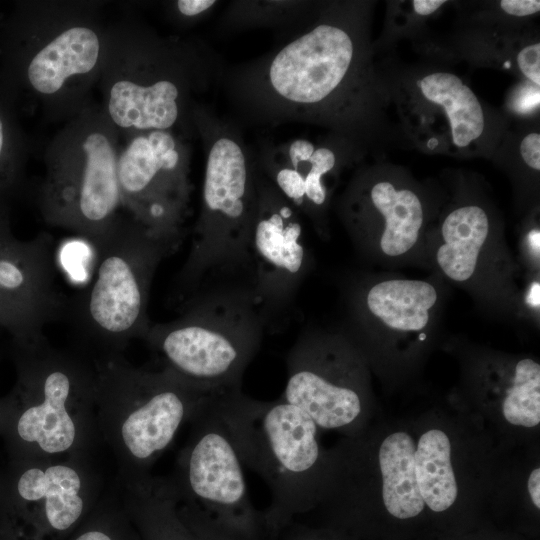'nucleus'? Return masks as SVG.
I'll return each mask as SVG.
<instances>
[{
  "instance_id": "1",
  "label": "nucleus",
  "mask_w": 540,
  "mask_h": 540,
  "mask_svg": "<svg viewBox=\"0 0 540 540\" xmlns=\"http://www.w3.org/2000/svg\"><path fill=\"white\" fill-rule=\"evenodd\" d=\"M222 70L214 52L197 40L160 36L139 24L109 28L101 108L126 138L153 130L188 138L195 132L197 96Z\"/></svg>"
},
{
  "instance_id": "2",
  "label": "nucleus",
  "mask_w": 540,
  "mask_h": 540,
  "mask_svg": "<svg viewBox=\"0 0 540 540\" xmlns=\"http://www.w3.org/2000/svg\"><path fill=\"white\" fill-rule=\"evenodd\" d=\"M109 28L92 3H20L3 31L0 81L52 115H76L99 82Z\"/></svg>"
},
{
  "instance_id": "3",
  "label": "nucleus",
  "mask_w": 540,
  "mask_h": 540,
  "mask_svg": "<svg viewBox=\"0 0 540 540\" xmlns=\"http://www.w3.org/2000/svg\"><path fill=\"white\" fill-rule=\"evenodd\" d=\"M92 360L97 428L101 443L112 453L119 479L151 474L182 426L223 392L165 366L137 367L121 354L94 355Z\"/></svg>"
},
{
  "instance_id": "4",
  "label": "nucleus",
  "mask_w": 540,
  "mask_h": 540,
  "mask_svg": "<svg viewBox=\"0 0 540 540\" xmlns=\"http://www.w3.org/2000/svg\"><path fill=\"white\" fill-rule=\"evenodd\" d=\"M356 48L343 27L319 22L287 37L249 63L227 70L218 81L250 122H306L341 111L355 64Z\"/></svg>"
},
{
  "instance_id": "5",
  "label": "nucleus",
  "mask_w": 540,
  "mask_h": 540,
  "mask_svg": "<svg viewBox=\"0 0 540 540\" xmlns=\"http://www.w3.org/2000/svg\"><path fill=\"white\" fill-rule=\"evenodd\" d=\"M191 119L205 151L201 206L189 253L176 277L191 296L207 277L250 272V241L258 206L257 163L238 127L202 104Z\"/></svg>"
},
{
  "instance_id": "6",
  "label": "nucleus",
  "mask_w": 540,
  "mask_h": 540,
  "mask_svg": "<svg viewBox=\"0 0 540 540\" xmlns=\"http://www.w3.org/2000/svg\"><path fill=\"white\" fill-rule=\"evenodd\" d=\"M215 407L242 464L270 490L263 523L268 539L277 540L298 515L320 501L326 451L319 442V428L280 397L261 401L241 388L221 392Z\"/></svg>"
},
{
  "instance_id": "7",
  "label": "nucleus",
  "mask_w": 540,
  "mask_h": 540,
  "mask_svg": "<svg viewBox=\"0 0 540 540\" xmlns=\"http://www.w3.org/2000/svg\"><path fill=\"white\" fill-rule=\"evenodd\" d=\"M267 326L249 281L230 282L195 292L177 318L151 322L142 340L159 355L162 366L225 391L241 388Z\"/></svg>"
},
{
  "instance_id": "8",
  "label": "nucleus",
  "mask_w": 540,
  "mask_h": 540,
  "mask_svg": "<svg viewBox=\"0 0 540 540\" xmlns=\"http://www.w3.org/2000/svg\"><path fill=\"white\" fill-rule=\"evenodd\" d=\"M21 346L13 432L23 458H94L102 443L92 356L47 339Z\"/></svg>"
},
{
  "instance_id": "9",
  "label": "nucleus",
  "mask_w": 540,
  "mask_h": 540,
  "mask_svg": "<svg viewBox=\"0 0 540 540\" xmlns=\"http://www.w3.org/2000/svg\"><path fill=\"white\" fill-rule=\"evenodd\" d=\"M93 249V276L67 299L63 317L81 350L91 356L121 354L132 339H143L147 333L154 275L175 251L127 215Z\"/></svg>"
},
{
  "instance_id": "10",
  "label": "nucleus",
  "mask_w": 540,
  "mask_h": 540,
  "mask_svg": "<svg viewBox=\"0 0 540 540\" xmlns=\"http://www.w3.org/2000/svg\"><path fill=\"white\" fill-rule=\"evenodd\" d=\"M118 135L103 109L88 103L53 139L45 158L39 193L43 218L92 248L125 216L120 213Z\"/></svg>"
},
{
  "instance_id": "11",
  "label": "nucleus",
  "mask_w": 540,
  "mask_h": 540,
  "mask_svg": "<svg viewBox=\"0 0 540 540\" xmlns=\"http://www.w3.org/2000/svg\"><path fill=\"white\" fill-rule=\"evenodd\" d=\"M216 397L190 422L168 478L178 498L188 502L189 522L205 539L269 540L263 513L250 500L244 465L215 407Z\"/></svg>"
},
{
  "instance_id": "12",
  "label": "nucleus",
  "mask_w": 540,
  "mask_h": 540,
  "mask_svg": "<svg viewBox=\"0 0 540 540\" xmlns=\"http://www.w3.org/2000/svg\"><path fill=\"white\" fill-rule=\"evenodd\" d=\"M186 138L163 130L129 136L117 165L126 215L174 251L184 238L192 192Z\"/></svg>"
},
{
  "instance_id": "13",
  "label": "nucleus",
  "mask_w": 540,
  "mask_h": 540,
  "mask_svg": "<svg viewBox=\"0 0 540 540\" xmlns=\"http://www.w3.org/2000/svg\"><path fill=\"white\" fill-rule=\"evenodd\" d=\"M11 490L17 540H66L105 491L93 457L24 459Z\"/></svg>"
},
{
  "instance_id": "14",
  "label": "nucleus",
  "mask_w": 540,
  "mask_h": 540,
  "mask_svg": "<svg viewBox=\"0 0 540 540\" xmlns=\"http://www.w3.org/2000/svg\"><path fill=\"white\" fill-rule=\"evenodd\" d=\"M286 373L280 398L306 413L319 430L360 433L366 404L359 364L347 346L304 333L287 353Z\"/></svg>"
},
{
  "instance_id": "15",
  "label": "nucleus",
  "mask_w": 540,
  "mask_h": 540,
  "mask_svg": "<svg viewBox=\"0 0 540 540\" xmlns=\"http://www.w3.org/2000/svg\"><path fill=\"white\" fill-rule=\"evenodd\" d=\"M257 191L258 206L250 241L249 283L269 326L292 304L306 269L307 252L298 210L258 164Z\"/></svg>"
},
{
  "instance_id": "16",
  "label": "nucleus",
  "mask_w": 540,
  "mask_h": 540,
  "mask_svg": "<svg viewBox=\"0 0 540 540\" xmlns=\"http://www.w3.org/2000/svg\"><path fill=\"white\" fill-rule=\"evenodd\" d=\"M67 299L56 279L52 237L13 240L0 218V321L20 344L46 339L45 327L63 317Z\"/></svg>"
},
{
  "instance_id": "17",
  "label": "nucleus",
  "mask_w": 540,
  "mask_h": 540,
  "mask_svg": "<svg viewBox=\"0 0 540 540\" xmlns=\"http://www.w3.org/2000/svg\"><path fill=\"white\" fill-rule=\"evenodd\" d=\"M114 484L141 540H206L180 515L172 484L167 476L152 473Z\"/></svg>"
},
{
  "instance_id": "18",
  "label": "nucleus",
  "mask_w": 540,
  "mask_h": 540,
  "mask_svg": "<svg viewBox=\"0 0 540 540\" xmlns=\"http://www.w3.org/2000/svg\"><path fill=\"white\" fill-rule=\"evenodd\" d=\"M453 447L450 434L441 427H426L416 434L417 490L425 506L436 513L450 509L459 496Z\"/></svg>"
},
{
  "instance_id": "19",
  "label": "nucleus",
  "mask_w": 540,
  "mask_h": 540,
  "mask_svg": "<svg viewBox=\"0 0 540 540\" xmlns=\"http://www.w3.org/2000/svg\"><path fill=\"white\" fill-rule=\"evenodd\" d=\"M436 300L433 285L419 280L383 281L372 286L366 295L369 312L388 327L400 331L423 329Z\"/></svg>"
},
{
  "instance_id": "20",
  "label": "nucleus",
  "mask_w": 540,
  "mask_h": 540,
  "mask_svg": "<svg viewBox=\"0 0 540 540\" xmlns=\"http://www.w3.org/2000/svg\"><path fill=\"white\" fill-rule=\"evenodd\" d=\"M488 231L487 215L478 206L458 208L446 217L437 262L450 279L462 282L473 275Z\"/></svg>"
},
{
  "instance_id": "21",
  "label": "nucleus",
  "mask_w": 540,
  "mask_h": 540,
  "mask_svg": "<svg viewBox=\"0 0 540 540\" xmlns=\"http://www.w3.org/2000/svg\"><path fill=\"white\" fill-rule=\"evenodd\" d=\"M420 88L429 101L444 108L456 146L466 147L481 136L484 129L481 105L472 90L457 76L433 73L421 80Z\"/></svg>"
},
{
  "instance_id": "22",
  "label": "nucleus",
  "mask_w": 540,
  "mask_h": 540,
  "mask_svg": "<svg viewBox=\"0 0 540 540\" xmlns=\"http://www.w3.org/2000/svg\"><path fill=\"white\" fill-rule=\"evenodd\" d=\"M374 207L385 218L380 240L382 251L398 256L416 243L423 222V210L417 195L407 189L396 190L389 182L376 183L370 192Z\"/></svg>"
},
{
  "instance_id": "23",
  "label": "nucleus",
  "mask_w": 540,
  "mask_h": 540,
  "mask_svg": "<svg viewBox=\"0 0 540 540\" xmlns=\"http://www.w3.org/2000/svg\"><path fill=\"white\" fill-rule=\"evenodd\" d=\"M500 414L512 426L531 429L540 424V365L519 360L500 400Z\"/></svg>"
},
{
  "instance_id": "24",
  "label": "nucleus",
  "mask_w": 540,
  "mask_h": 540,
  "mask_svg": "<svg viewBox=\"0 0 540 540\" xmlns=\"http://www.w3.org/2000/svg\"><path fill=\"white\" fill-rule=\"evenodd\" d=\"M66 540H141L114 482Z\"/></svg>"
},
{
  "instance_id": "25",
  "label": "nucleus",
  "mask_w": 540,
  "mask_h": 540,
  "mask_svg": "<svg viewBox=\"0 0 540 540\" xmlns=\"http://www.w3.org/2000/svg\"><path fill=\"white\" fill-rule=\"evenodd\" d=\"M16 106L15 99L0 81V198L18 181L25 158Z\"/></svg>"
},
{
  "instance_id": "26",
  "label": "nucleus",
  "mask_w": 540,
  "mask_h": 540,
  "mask_svg": "<svg viewBox=\"0 0 540 540\" xmlns=\"http://www.w3.org/2000/svg\"><path fill=\"white\" fill-rule=\"evenodd\" d=\"M301 1H234L222 18L230 28L296 26L304 13Z\"/></svg>"
},
{
  "instance_id": "27",
  "label": "nucleus",
  "mask_w": 540,
  "mask_h": 540,
  "mask_svg": "<svg viewBox=\"0 0 540 540\" xmlns=\"http://www.w3.org/2000/svg\"><path fill=\"white\" fill-rule=\"evenodd\" d=\"M217 3L214 0H178L169 4V12L174 19L190 24L204 18Z\"/></svg>"
},
{
  "instance_id": "28",
  "label": "nucleus",
  "mask_w": 540,
  "mask_h": 540,
  "mask_svg": "<svg viewBox=\"0 0 540 540\" xmlns=\"http://www.w3.org/2000/svg\"><path fill=\"white\" fill-rule=\"evenodd\" d=\"M517 63L521 72L537 86L540 85V44L535 43L523 48Z\"/></svg>"
},
{
  "instance_id": "29",
  "label": "nucleus",
  "mask_w": 540,
  "mask_h": 540,
  "mask_svg": "<svg viewBox=\"0 0 540 540\" xmlns=\"http://www.w3.org/2000/svg\"><path fill=\"white\" fill-rule=\"evenodd\" d=\"M520 152L525 163L534 170H540V135L530 133L522 140Z\"/></svg>"
},
{
  "instance_id": "30",
  "label": "nucleus",
  "mask_w": 540,
  "mask_h": 540,
  "mask_svg": "<svg viewBox=\"0 0 540 540\" xmlns=\"http://www.w3.org/2000/svg\"><path fill=\"white\" fill-rule=\"evenodd\" d=\"M277 540H330L328 536L294 521L285 528Z\"/></svg>"
},
{
  "instance_id": "31",
  "label": "nucleus",
  "mask_w": 540,
  "mask_h": 540,
  "mask_svg": "<svg viewBox=\"0 0 540 540\" xmlns=\"http://www.w3.org/2000/svg\"><path fill=\"white\" fill-rule=\"evenodd\" d=\"M501 8L510 15L527 16L540 10L538 0H503L500 2Z\"/></svg>"
},
{
  "instance_id": "32",
  "label": "nucleus",
  "mask_w": 540,
  "mask_h": 540,
  "mask_svg": "<svg viewBox=\"0 0 540 540\" xmlns=\"http://www.w3.org/2000/svg\"><path fill=\"white\" fill-rule=\"evenodd\" d=\"M527 492L533 506L540 509V468H533L527 478Z\"/></svg>"
},
{
  "instance_id": "33",
  "label": "nucleus",
  "mask_w": 540,
  "mask_h": 540,
  "mask_svg": "<svg viewBox=\"0 0 540 540\" xmlns=\"http://www.w3.org/2000/svg\"><path fill=\"white\" fill-rule=\"evenodd\" d=\"M445 2L444 0H415L413 1V7L417 14L429 15Z\"/></svg>"
}]
</instances>
